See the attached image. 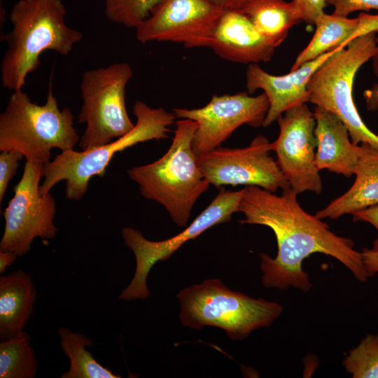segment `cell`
Returning <instances> with one entry per match:
<instances>
[{
  "mask_svg": "<svg viewBox=\"0 0 378 378\" xmlns=\"http://www.w3.org/2000/svg\"><path fill=\"white\" fill-rule=\"evenodd\" d=\"M297 195L290 188L282 190L280 195L258 186L244 188L239 212L245 218L239 222L270 227L277 243L274 258L265 253L259 254L262 284L266 288L292 286L309 291L312 284L302 262L316 253L337 259L358 281H366L370 275L353 241L337 235L322 219L305 211Z\"/></svg>",
  "mask_w": 378,
  "mask_h": 378,
  "instance_id": "6da1fadb",
  "label": "cell"
},
{
  "mask_svg": "<svg viewBox=\"0 0 378 378\" xmlns=\"http://www.w3.org/2000/svg\"><path fill=\"white\" fill-rule=\"evenodd\" d=\"M66 9L62 0H18L10 13L12 29L4 34L6 50L1 63L3 87L22 90L27 76L40 65L46 51L70 53L83 37L65 22Z\"/></svg>",
  "mask_w": 378,
  "mask_h": 378,
  "instance_id": "7a4b0ae2",
  "label": "cell"
},
{
  "mask_svg": "<svg viewBox=\"0 0 378 378\" xmlns=\"http://www.w3.org/2000/svg\"><path fill=\"white\" fill-rule=\"evenodd\" d=\"M172 143L156 161L127 170L141 195L161 204L178 227L188 224L199 197L211 185L202 174L192 149L197 123L190 119L175 122Z\"/></svg>",
  "mask_w": 378,
  "mask_h": 378,
  "instance_id": "3957f363",
  "label": "cell"
},
{
  "mask_svg": "<svg viewBox=\"0 0 378 378\" xmlns=\"http://www.w3.org/2000/svg\"><path fill=\"white\" fill-rule=\"evenodd\" d=\"M74 118L70 109L59 108L51 83L43 105L34 103L22 89L14 90L0 114V150H16L27 161L45 164L52 148L65 151L78 144Z\"/></svg>",
  "mask_w": 378,
  "mask_h": 378,
  "instance_id": "277c9868",
  "label": "cell"
},
{
  "mask_svg": "<svg viewBox=\"0 0 378 378\" xmlns=\"http://www.w3.org/2000/svg\"><path fill=\"white\" fill-rule=\"evenodd\" d=\"M133 113L136 122L126 134L92 149L62 151L52 161L43 164L44 180L40 186L41 193L48 194L57 183L65 181V197L80 200L87 192L91 178L103 177L116 153L139 143L168 138L169 127L176 118L173 112L163 108H150L139 100L134 104Z\"/></svg>",
  "mask_w": 378,
  "mask_h": 378,
  "instance_id": "5b68a950",
  "label": "cell"
},
{
  "mask_svg": "<svg viewBox=\"0 0 378 378\" xmlns=\"http://www.w3.org/2000/svg\"><path fill=\"white\" fill-rule=\"evenodd\" d=\"M176 297L183 326L195 330L217 327L233 340H243L253 330L270 326L284 310L278 302L230 290L218 279L188 286Z\"/></svg>",
  "mask_w": 378,
  "mask_h": 378,
  "instance_id": "8992f818",
  "label": "cell"
},
{
  "mask_svg": "<svg viewBox=\"0 0 378 378\" xmlns=\"http://www.w3.org/2000/svg\"><path fill=\"white\" fill-rule=\"evenodd\" d=\"M376 34L358 36L336 49L312 74L307 91L309 102L338 117L355 145L367 144L378 148V135L361 118L353 97L355 76L372 56Z\"/></svg>",
  "mask_w": 378,
  "mask_h": 378,
  "instance_id": "52a82bcc",
  "label": "cell"
},
{
  "mask_svg": "<svg viewBox=\"0 0 378 378\" xmlns=\"http://www.w3.org/2000/svg\"><path fill=\"white\" fill-rule=\"evenodd\" d=\"M133 76L126 62L85 71L80 80L83 104L78 122L85 124L78 146L82 150L99 147L126 134L134 127L125 106V90Z\"/></svg>",
  "mask_w": 378,
  "mask_h": 378,
  "instance_id": "ba28073f",
  "label": "cell"
},
{
  "mask_svg": "<svg viewBox=\"0 0 378 378\" xmlns=\"http://www.w3.org/2000/svg\"><path fill=\"white\" fill-rule=\"evenodd\" d=\"M244 191V188L236 191L220 188L209 206L186 228L165 240L151 241L138 230L123 227L122 237L126 246L134 254L136 268L131 282L118 298L125 301L147 299L150 291L146 281L153 266L158 261L169 258L183 244L209 228L229 222L232 214L239 212Z\"/></svg>",
  "mask_w": 378,
  "mask_h": 378,
  "instance_id": "9c48e42d",
  "label": "cell"
},
{
  "mask_svg": "<svg viewBox=\"0 0 378 378\" xmlns=\"http://www.w3.org/2000/svg\"><path fill=\"white\" fill-rule=\"evenodd\" d=\"M43 166L26 160L22 177L13 187L14 195L3 212L5 227L0 251L22 256L30 251L35 238L51 239L56 236L55 201L50 192H40Z\"/></svg>",
  "mask_w": 378,
  "mask_h": 378,
  "instance_id": "30bf717a",
  "label": "cell"
},
{
  "mask_svg": "<svg viewBox=\"0 0 378 378\" xmlns=\"http://www.w3.org/2000/svg\"><path fill=\"white\" fill-rule=\"evenodd\" d=\"M270 144L265 136L258 135L245 148L220 146L197 156V164L204 178L217 188L244 185L276 192L290 186L270 154Z\"/></svg>",
  "mask_w": 378,
  "mask_h": 378,
  "instance_id": "8fae6325",
  "label": "cell"
},
{
  "mask_svg": "<svg viewBox=\"0 0 378 378\" xmlns=\"http://www.w3.org/2000/svg\"><path fill=\"white\" fill-rule=\"evenodd\" d=\"M279 127L277 139L270 144L276 162L291 190L297 195L322 191L319 170L315 164L316 119L307 103L286 110L276 120Z\"/></svg>",
  "mask_w": 378,
  "mask_h": 378,
  "instance_id": "7c38bea8",
  "label": "cell"
},
{
  "mask_svg": "<svg viewBox=\"0 0 378 378\" xmlns=\"http://www.w3.org/2000/svg\"><path fill=\"white\" fill-rule=\"evenodd\" d=\"M248 94L214 95L202 108L173 109L176 118L197 123L192 144L197 156L220 147L242 125L262 126L270 107L268 98L264 92L255 97Z\"/></svg>",
  "mask_w": 378,
  "mask_h": 378,
  "instance_id": "4fadbf2b",
  "label": "cell"
},
{
  "mask_svg": "<svg viewBox=\"0 0 378 378\" xmlns=\"http://www.w3.org/2000/svg\"><path fill=\"white\" fill-rule=\"evenodd\" d=\"M225 11L206 0H160L150 15L135 28L141 43L167 41L186 48L208 47Z\"/></svg>",
  "mask_w": 378,
  "mask_h": 378,
  "instance_id": "5bb4252c",
  "label": "cell"
},
{
  "mask_svg": "<svg viewBox=\"0 0 378 378\" xmlns=\"http://www.w3.org/2000/svg\"><path fill=\"white\" fill-rule=\"evenodd\" d=\"M337 48L303 64L285 75L270 74L257 64L248 65L246 72L248 92L252 94L258 90H262L270 102L262 127H266L277 120L288 108L309 102L307 83L311 76Z\"/></svg>",
  "mask_w": 378,
  "mask_h": 378,
  "instance_id": "9a60e30c",
  "label": "cell"
},
{
  "mask_svg": "<svg viewBox=\"0 0 378 378\" xmlns=\"http://www.w3.org/2000/svg\"><path fill=\"white\" fill-rule=\"evenodd\" d=\"M208 47L223 59L248 64L270 61L276 48L244 13L235 10L223 13Z\"/></svg>",
  "mask_w": 378,
  "mask_h": 378,
  "instance_id": "2e32d148",
  "label": "cell"
},
{
  "mask_svg": "<svg viewBox=\"0 0 378 378\" xmlns=\"http://www.w3.org/2000/svg\"><path fill=\"white\" fill-rule=\"evenodd\" d=\"M313 112L316 122V167L350 178L358 162V145L352 142L346 127L335 115L318 106Z\"/></svg>",
  "mask_w": 378,
  "mask_h": 378,
  "instance_id": "e0dca14e",
  "label": "cell"
},
{
  "mask_svg": "<svg viewBox=\"0 0 378 378\" xmlns=\"http://www.w3.org/2000/svg\"><path fill=\"white\" fill-rule=\"evenodd\" d=\"M356 179L344 193L318 211L320 219H337L378 204V148L367 144L358 145Z\"/></svg>",
  "mask_w": 378,
  "mask_h": 378,
  "instance_id": "ac0fdd59",
  "label": "cell"
},
{
  "mask_svg": "<svg viewBox=\"0 0 378 378\" xmlns=\"http://www.w3.org/2000/svg\"><path fill=\"white\" fill-rule=\"evenodd\" d=\"M36 290L31 276L18 269L0 276V341L22 333L34 312Z\"/></svg>",
  "mask_w": 378,
  "mask_h": 378,
  "instance_id": "d6986e66",
  "label": "cell"
},
{
  "mask_svg": "<svg viewBox=\"0 0 378 378\" xmlns=\"http://www.w3.org/2000/svg\"><path fill=\"white\" fill-rule=\"evenodd\" d=\"M314 25L316 29L312 39L296 57L290 71L335 48L346 46L358 36L368 34L359 15L349 18L324 13L318 17Z\"/></svg>",
  "mask_w": 378,
  "mask_h": 378,
  "instance_id": "ffe728a7",
  "label": "cell"
},
{
  "mask_svg": "<svg viewBox=\"0 0 378 378\" xmlns=\"http://www.w3.org/2000/svg\"><path fill=\"white\" fill-rule=\"evenodd\" d=\"M241 12L275 48L283 43L290 29L302 21L293 1L248 0Z\"/></svg>",
  "mask_w": 378,
  "mask_h": 378,
  "instance_id": "44dd1931",
  "label": "cell"
},
{
  "mask_svg": "<svg viewBox=\"0 0 378 378\" xmlns=\"http://www.w3.org/2000/svg\"><path fill=\"white\" fill-rule=\"evenodd\" d=\"M57 332L60 337V347L70 361L69 369L61 375L62 378L120 377L101 365L87 350L86 346L93 345L88 337L65 327L59 328Z\"/></svg>",
  "mask_w": 378,
  "mask_h": 378,
  "instance_id": "7402d4cb",
  "label": "cell"
},
{
  "mask_svg": "<svg viewBox=\"0 0 378 378\" xmlns=\"http://www.w3.org/2000/svg\"><path fill=\"white\" fill-rule=\"evenodd\" d=\"M30 341V335L24 331L0 341V378L35 377L37 359Z\"/></svg>",
  "mask_w": 378,
  "mask_h": 378,
  "instance_id": "603a6c76",
  "label": "cell"
},
{
  "mask_svg": "<svg viewBox=\"0 0 378 378\" xmlns=\"http://www.w3.org/2000/svg\"><path fill=\"white\" fill-rule=\"evenodd\" d=\"M342 363L354 378H378V335H366Z\"/></svg>",
  "mask_w": 378,
  "mask_h": 378,
  "instance_id": "cb8c5ba5",
  "label": "cell"
},
{
  "mask_svg": "<svg viewBox=\"0 0 378 378\" xmlns=\"http://www.w3.org/2000/svg\"><path fill=\"white\" fill-rule=\"evenodd\" d=\"M159 1L104 0V12L109 21L135 29L150 15Z\"/></svg>",
  "mask_w": 378,
  "mask_h": 378,
  "instance_id": "d4e9b609",
  "label": "cell"
},
{
  "mask_svg": "<svg viewBox=\"0 0 378 378\" xmlns=\"http://www.w3.org/2000/svg\"><path fill=\"white\" fill-rule=\"evenodd\" d=\"M24 155L16 150L2 151L0 154V202H2L10 181L15 174L19 162Z\"/></svg>",
  "mask_w": 378,
  "mask_h": 378,
  "instance_id": "484cf974",
  "label": "cell"
},
{
  "mask_svg": "<svg viewBox=\"0 0 378 378\" xmlns=\"http://www.w3.org/2000/svg\"><path fill=\"white\" fill-rule=\"evenodd\" d=\"M334 8L333 14L347 17L356 11L378 10V0H328Z\"/></svg>",
  "mask_w": 378,
  "mask_h": 378,
  "instance_id": "4316f807",
  "label": "cell"
},
{
  "mask_svg": "<svg viewBox=\"0 0 378 378\" xmlns=\"http://www.w3.org/2000/svg\"><path fill=\"white\" fill-rule=\"evenodd\" d=\"M298 6L302 21L314 24L328 5V0H293Z\"/></svg>",
  "mask_w": 378,
  "mask_h": 378,
  "instance_id": "83f0119b",
  "label": "cell"
},
{
  "mask_svg": "<svg viewBox=\"0 0 378 378\" xmlns=\"http://www.w3.org/2000/svg\"><path fill=\"white\" fill-rule=\"evenodd\" d=\"M370 60L377 81L363 91V96L367 110L378 112V36H376L375 47Z\"/></svg>",
  "mask_w": 378,
  "mask_h": 378,
  "instance_id": "f1b7e54d",
  "label": "cell"
},
{
  "mask_svg": "<svg viewBox=\"0 0 378 378\" xmlns=\"http://www.w3.org/2000/svg\"><path fill=\"white\" fill-rule=\"evenodd\" d=\"M354 221L367 222L373 225L378 233V204L362 209L351 214ZM372 249L378 251V235Z\"/></svg>",
  "mask_w": 378,
  "mask_h": 378,
  "instance_id": "f546056e",
  "label": "cell"
},
{
  "mask_svg": "<svg viewBox=\"0 0 378 378\" xmlns=\"http://www.w3.org/2000/svg\"><path fill=\"white\" fill-rule=\"evenodd\" d=\"M362 259L370 276L378 273V251L373 249L364 248Z\"/></svg>",
  "mask_w": 378,
  "mask_h": 378,
  "instance_id": "4dcf8cb0",
  "label": "cell"
},
{
  "mask_svg": "<svg viewBox=\"0 0 378 378\" xmlns=\"http://www.w3.org/2000/svg\"><path fill=\"white\" fill-rule=\"evenodd\" d=\"M214 6L223 11H240L248 0H206Z\"/></svg>",
  "mask_w": 378,
  "mask_h": 378,
  "instance_id": "1f68e13d",
  "label": "cell"
},
{
  "mask_svg": "<svg viewBox=\"0 0 378 378\" xmlns=\"http://www.w3.org/2000/svg\"><path fill=\"white\" fill-rule=\"evenodd\" d=\"M18 255L10 251H0V274H3L7 267L14 263Z\"/></svg>",
  "mask_w": 378,
  "mask_h": 378,
  "instance_id": "d6a6232c",
  "label": "cell"
}]
</instances>
